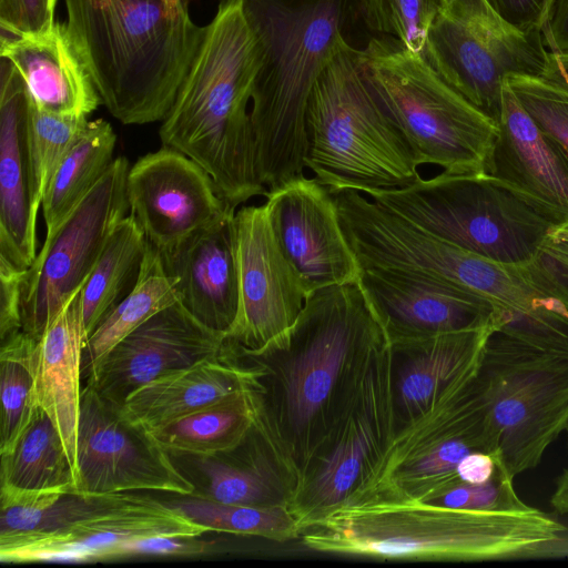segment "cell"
Listing matches in <instances>:
<instances>
[{
    "label": "cell",
    "mask_w": 568,
    "mask_h": 568,
    "mask_svg": "<svg viewBox=\"0 0 568 568\" xmlns=\"http://www.w3.org/2000/svg\"><path fill=\"white\" fill-rule=\"evenodd\" d=\"M358 284L389 341L504 324L494 302L449 282L372 266L361 268Z\"/></svg>",
    "instance_id": "ffe728a7"
},
{
    "label": "cell",
    "mask_w": 568,
    "mask_h": 568,
    "mask_svg": "<svg viewBox=\"0 0 568 568\" xmlns=\"http://www.w3.org/2000/svg\"><path fill=\"white\" fill-rule=\"evenodd\" d=\"M23 270L0 256V339L22 329Z\"/></svg>",
    "instance_id": "7bdbcfd3"
},
{
    "label": "cell",
    "mask_w": 568,
    "mask_h": 568,
    "mask_svg": "<svg viewBox=\"0 0 568 568\" xmlns=\"http://www.w3.org/2000/svg\"><path fill=\"white\" fill-rule=\"evenodd\" d=\"M485 172L568 216V150L542 130L506 79Z\"/></svg>",
    "instance_id": "d4e9b609"
},
{
    "label": "cell",
    "mask_w": 568,
    "mask_h": 568,
    "mask_svg": "<svg viewBox=\"0 0 568 568\" xmlns=\"http://www.w3.org/2000/svg\"><path fill=\"white\" fill-rule=\"evenodd\" d=\"M145 248L146 239L133 216L123 217L109 236L93 271L81 288L87 339L134 288Z\"/></svg>",
    "instance_id": "4dcf8cb0"
},
{
    "label": "cell",
    "mask_w": 568,
    "mask_h": 568,
    "mask_svg": "<svg viewBox=\"0 0 568 568\" xmlns=\"http://www.w3.org/2000/svg\"><path fill=\"white\" fill-rule=\"evenodd\" d=\"M430 68L498 122L505 79L540 77L548 60L541 32L507 26L486 0H440L423 52Z\"/></svg>",
    "instance_id": "7c38bea8"
},
{
    "label": "cell",
    "mask_w": 568,
    "mask_h": 568,
    "mask_svg": "<svg viewBox=\"0 0 568 568\" xmlns=\"http://www.w3.org/2000/svg\"><path fill=\"white\" fill-rule=\"evenodd\" d=\"M130 215L145 239L168 252L231 211L211 175L180 151L163 146L141 156L126 175Z\"/></svg>",
    "instance_id": "e0dca14e"
},
{
    "label": "cell",
    "mask_w": 568,
    "mask_h": 568,
    "mask_svg": "<svg viewBox=\"0 0 568 568\" xmlns=\"http://www.w3.org/2000/svg\"><path fill=\"white\" fill-rule=\"evenodd\" d=\"M506 81L539 126L568 150V93L539 77L511 74Z\"/></svg>",
    "instance_id": "f35d334b"
},
{
    "label": "cell",
    "mask_w": 568,
    "mask_h": 568,
    "mask_svg": "<svg viewBox=\"0 0 568 568\" xmlns=\"http://www.w3.org/2000/svg\"><path fill=\"white\" fill-rule=\"evenodd\" d=\"M511 478L536 468L568 427V352L494 332L476 377Z\"/></svg>",
    "instance_id": "9c48e42d"
},
{
    "label": "cell",
    "mask_w": 568,
    "mask_h": 568,
    "mask_svg": "<svg viewBox=\"0 0 568 568\" xmlns=\"http://www.w3.org/2000/svg\"><path fill=\"white\" fill-rule=\"evenodd\" d=\"M541 36L549 52L568 53V0L554 1Z\"/></svg>",
    "instance_id": "f6af8a7d"
},
{
    "label": "cell",
    "mask_w": 568,
    "mask_h": 568,
    "mask_svg": "<svg viewBox=\"0 0 568 568\" xmlns=\"http://www.w3.org/2000/svg\"><path fill=\"white\" fill-rule=\"evenodd\" d=\"M37 341L22 329L1 339L0 455L11 452L38 408L31 367Z\"/></svg>",
    "instance_id": "e575fe53"
},
{
    "label": "cell",
    "mask_w": 568,
    "mask_h": 568,
    "mask_svg": "<svg viewBox=\"0 0 568 568\" xmlns=\"http://www.w3.org/2000/svg\"><path fill=\"white\" fill-rule=\"evenodd\" d=\"M0 256L27 271L37 256V215L29 191L30 97L7 58L0 67Z\"/></svg>",
    "instance_id": "603a6c76"
},
{
    "label": "cell",
    "mask_w": 568,
    "mask_h": 568,
    "mask_svg": "<svg viewBox=\"0 0 568 568\" xmlns=\"http://www.w3.org/2000/svg\"><path fill=\"white\" fill-rule=\"evenodd\" d=\"M251 372L223 349L217 357L163 375L130 394L126 418L148 430L246 389Z\"/></svg>",
    "instance_id": "83f0119b"
},
{
    "label": "cell",
    "mask_w": 568,
    "mask_h": 568,
    "mask_svg": "<svg viewBox=\"0 0 568 568\" xmlns=\"http://www.w3.org/2000/svg\"><path fill=\"white\" fill-rule=\"evenodd\" d=\"M154 490L190 495L183 476L150 430L85 385L75 454V494Z\"/></svg>",
    "instance_id": "9a60e30c"
},
{
    "label": "cell",
    "mask_w": 568,
    "mask_h": 568,
    "mask_svg": "<svg viewBox=\"0 0 568 568\" xmlns=\"http://www.w3.org/2000/svg\"><path fill=\"white\" fill-rule=\"evenodd\" d=\"M550 505L556 513L568 515V468L556 479L555 490L550 497Z\"/></svg>",
    "instance_id": "681fc988"
},
{
    "label": "cell",
    "mask_w": 568,
    "mask_h": 568,
    "mask_svg": "<svg viewBox=\"0 0 568 568\" xmlns=\"http://www.w3.org/2000/svg\"><path fill=\"white\" fill-rule=\"evenodd\" d=\"M365 26L374 32L393 37L410 51L425 49L430 24L440 0H355Z\"/></svg>",
    "instance_id": "8d00e7d4"
},
{
    "label": "cell",
    "mask_w": 568,
    "mask_h": 568,
    "mask_svg": "<svg viewBox=\"0 0 568 568\" xmlns=\"http://www.w3.org/2000/svg\"><path fill=\"white\" fill-rule=\"evenodd\" d=\"M264 199L276 240L308 295L358 281L361 266L326 186L304 174L267 191Z\"/></svg>",
    "instance_id": "ac0fdd59"
},
{
    "label": "cell",
    "mask_w": 568,
    "mask_h": 568,
    "mask_svg": "<svg viewBox=\"0 0 568 568\" xmlns=\"http://www.w3.org/2000/svg\"><path fill=\"white\" fill-rule=\"evenodd\" d=\"M128 159L112 165L47 234L24 272L21 298L22 331L39 339L62 307L88 281L116 224L130 210L126 196Z\"/></svg>",
    "instance_id": "5bb4252c"
},
{
    "label": "cell",
    "mask_w": 568,
    "mask_h": 568,
    "mask_svg": "<svg viewBox=\"0 0 568 568\" xmlns=\"http://www.w3.org/2000/svg\"><path fill=\"white\" fill-rule=\"evenodd\" d=\"M234 225L239 307L225 338L257 351L294 325L308 294L276 240L265 203L240 206Z\"/></svg>",
    "instance_id": "2e32d148"
},
{
    "label": "cell",
    "mask_w": 568,
    "mask_h": 568,
    "mask_svg": "<svg viewBox=\"0 0 568 568\" xmlns=\"http://www.w3.org/2000/svg\"><path fill=\"white\" fill-rule=\"evenodd\" d=\"M213 544L201 536H152L111 547L101 561L141 556L197 557L211 551Z\"/></svg>",
    "instance_id": "ab89813d"
},
{
    "label": "cell",
    "mask_w": 568,
    "mask_h": 568,
    "mask_svg": "<svg viewBox=\"0 0 568 568\" xmlns=\"http://www.w3.org/2000/svg\"><path fill=\"white\" fill-rule=\"evenodd\" d=\"M168 453L192 484L193 497L242 506H287V487L253 426L237 446L224 452Z\"/></svg>",
    "instance_id": "4316f807"
},
{
    "label": "cell",
    "mask_w": 568,
    "mask_h": 568,
    "mask_svg": "<svg viewBox=\"0 0 568 568\" xmlns=\"http://www.w3.org/2000/svg\"><path fill=\"white\" fill-rule=\"evenodd\" d=\"M179 301L175 280L168 274L159 250L146 240L134 288L104 317L85 342L82 354L83 381L88 379L99 362L121 339Z\"/></svg>",
    "instance_id": "f1b7e54d"
},
{
    "label": "cell",
    "mask_w": 568,
    "mask_h": 568,
    "mask_svg": "<svg viewBox=\"0 0 568 568\" xmlns=\"http://www.w3.org/2000/svg\"><path fill=\"white\" fill-rule=\"evenodd\" d=\"M526 265L537 281L568 301V221L549 234L535 258Z\"/></svg>",
    "instance_id": "60d3db41"
},
{
    "label": "cell",
    "mask_w": 568,
    "mask_h": 568,
    "mask_svg": "<svg viewBox=\"0 0 568 568\" xmlns=\"http://www.w3.org/2000/svg\"><path fill=\"white\" fill-rule=\"evenodd\" d=\"M173 496L164 501L209 532L254 536L277 542L298 540L301 536L297 521L286 505L242 506L191 495Z\"/></svg>",
    "instance_id": "836d02e7"
},
{
    "label": "cell",
    "mask_w": 568,
    "mask_h": 568,
    "mask_svg": "<svg viewBox=\"0 0 568 568\" xmlns=\"http://www.w3.org/2000/svg\"><path fill=\"white\" fill-rule=\"evenodd\" d=\"M260 47L250 109L267 191L304 175L306 113L323 69L345 41L344 0H242Z\"/></svg>",
    "instance_id": "5b68a950"
},
{
    "label": "cell",
    "mask_w": 568,
    "mask_h": 568,
    "mask_svg": "<svg viewBox=\"0 0 568 568\" xmlns=\"http://www.w3.org/2000/svg\"><path fill=\"white\" fill-rule=\"evenodd\" d=\"M0 488L18 491L74 493L75 475L63 439L38 407L10 453L0 455Z\"/></svg>",
    "instance_id": "f546056e"
},
{
    "label": "cell",
    "mask_w": 568,
    "mask_h": 568,
    "mask_svg": "<svg viewBox=\"0 0 568 568\" xmlns=\"http://www.w3.org/2000/svg\"><path fill=\"white\" fill-rule=\"evenodd\" d=\"M306 168L331 192L368 195L420 178L404 134L368 88L346 40L318 77L307 105Z\"/></svg>",
    "instance_id": "8992f818"
},
{
    "label": "cell",
    "mask_w": 568,
    "mask_h": 568,
    "mask_svg": "<svg viewBox=\"0 0 568 568\" xmlns=\"http://www.w3.org/2000/svg\"><path fill=\"white\" fill-rule=\"evenodd\" d=\"M396 432L388 338L372 354L345 410L287 501L301 532L343 505Z\"/></svg>",
    "instance_id": "4fadbf2b"
},
{
    "label": "cell",
    "mask_w": 568,
    "mask_h": 568,
    "mask_svg": "<svg viewBox=\"0 0 568 568\" xmlns=\"http://www.w3.org/2000/svg\"><path fill=\"white\" fill-rule=\"evenodd\" d=\"M493 11L510 28L541 32L555 0H486Z\"/></svg>",
    "instance_id": "ee69618b"
},
{
    "label": "cell",
    "mask_w": 568,
    "mask_h": 568,
    "mask_svg": "<svg viewBox=\"0 0 568 568\" xmlns=\"http://www.w3.org/2000/svg\"><path fill=\"white\" fill-rule=\"evenodd\" d=\"M430 504L488 513H524L535 509L519 498L514 478L505 467H500L489 480L481 484L459 481Z\"/></svg>",
    "instance_id": "74e56055"
},
{
    "label": "cell",
    "mask_w": 568,
    "mask_h": 568,
    "mask_svg": "<svg viewBox=\"0 0 568 568\" xmlns=\"http://www.w3.org/2000/svg\"><path fill=\"white\" fill-rule=\"evenodd\" d=\"M474 452L501 457L498 435L476 378L399 426L379 459L343 505L430 503L462 481L457 466Z\"/></svg>",
    "instance_id": "30bf717a"
},
{
    "label": "cell",
    "mask_w": 568,
    "mask_h": 568,
    "mask_svg": "<svg viewBox=\"0 0 568 568\" xmlns=\"http://www.w3.org/2000/svg\"><path fill=\"white\" fill-rule=\"evenodd\" d=\"M116 135L103 120L89 121L55 170L42 201L47 234L52 233L112 165Z\"/></svg>",
    "instance_id": "1f68e13d"
},
{
    "label": "cell",
    "mask_w": 568,
    "mask_h": 568,
    "mask_svg": "<svg viewBox=\"0 0 568 568\" xmlns=\"http://www.w3.org/2000/svg\"><path fill=\"white\" fill-rule=\"evenodd\" d=\"M568 527L537 508L488 513L424 501L342 505L301 532L312 551L378 560L525 559Z\"/></svg>",
    "instance_id": "277c9868"
},
{
    "label": "cell",
    "mask_w": 568,
    "mask_h": 568,
    "mask_svg": "<svg viewBox=\"0 0 568 568\" xmlns=\"http://www.w3.org/2000/svg\"><path fill=\"white\" fill-rule=\"evenodd\" d=\"M205 532V527L149 494L53 493L42 501L28 532L0 540V559L97 562L111 547L132 539Z\"/></svg>",
    "instance_id": "8fae6325"
},
{
    "label": "cell",
    "mask_w": 568,
    "mask_h": 568,
    "mask_svg": "<svg viewBox=\"0 0 568 568\" xmlns=\"http://www.w3.org/2000/svg\"><path fill=\"white\" fill-rule=\"evenodd\" d=\"M568 558V529L552 541L536 547L525 559Z\"/></svg>",
    "instance_id": "c3c4849f"
},
{
    "label": "cell",
    "mask_w": 568,
    "mask_h": 568,
    "mask_svg": "<svg viewBox=\"0 0 568 568\" xmlns=\"http://www.w3.org/2000/svg\"><path fill=\"white\" fill-rule=\"evenodd\" d=\"M387 338L357 281L312 292L294 325L257 351L226 339L225 352L251 372L253 429L288 499Z\"/></svg>",
    "instance_id": "6da1fadb"
},
{
    "label": "cell",
    "mask_w": 568,
    "mask_h": 568,
    "mask_svg": "<svg viewBox=\"0 0 568 568\" xmlns=\"http://www.w3.org/2000/svg\"><path fill=\"white\" fill-rule=\"evenodd\" d=\"M566 433H567V436H568V427H567V429H566Z\"/></svg>",
    "instance_id": "f907efd6"
},
{
    "label": "cell",
    "mask_w": 568,
    "mask_h": 568,
    "mask_svg": "<svg viewBox=\"0 0 568 568\" xmlns=\"http://www.w3.org/2000/svg\"><path fill=\"white\" fill-rule=\"evenodd\" d=\"M501 325L388 339L396 429L469 385L488 338Z\"/></svg>",
    "instance_id": "44dd1931"
},
{
    "label": "cell",
    "mask_w": 568,
    "mask_h": 568,
    "mask_svg": "<svg viewBox=\"0 0 568 568\" xmlns=\"http://www.w3.org/2000/svg\"><path fill=\"white\" fill-rule=\"evenodd\" d=\"M224 345L225 334L201 324L179 301L121 339L99 362L85 385L121 406L145 384L220 356Z\"/></svg>",
    "instance_id": "d6986e66"
},
{
    "label": "cell",
    "mask_w": 568,
    "mask_h": 568,
    "mask_svg": "<svg viewBox=\"0 0 568 568\" xmlns=\"http://www.w3.org/2000/svg\"><path fill=\"white\" fill-rule=\"evenodd\" d=\"M235 212H227L168 252H160L175 280L180 303L201 324L226 334L239 307Z\"/></svg>",
    "instance_id": "7402d4cb"
},
{
    "label": "cell",
    "mask_w": 568,
    "mask_h": 568,
    "mask_svg": "<svg viewBox=\"0 0 568 568\" xmlns=\"http://www.w3.org/2000/svg\"><path fill=\"white\" fill-rule=\"evenodd\" d=\"M539 78L568 93V53L548 51L547 64Z\"/></svg>",
    "instance_id": "7dc6e473"
},
{
    "label": "cell",
    "mask_w": 568,
    "mask_h": 568,
    "mask_svg": "<svg viewBox=\"0 0 568 568\" xmlns=\"http://www.w3.org/2000/svg\"><path fill=\"white\" fill-rule=\"evenodd\" d=\"M369 199L466 251L508 265L532 261L568 216L486 172H442Z\"/></svg>",
    "instance_id": "52a82bcc"
},
{
    "label": "cell",
    "mask_w": 568,
    "mask_h": 568,
    "mask_svg": "<svg viewBox=\"0 0 568 568\" xmlns=\"http://www.w3.org/2000/svg\"><path fill=\"white\" fill-rule=\"evenodd\" d=\"M253 426L246 389L151 429L168 452L211 455L237 446Z\"/></svg>",
    "instance_id": "d6a6232c"
},
{
    "label": "cell",
    "mask_w": 568,
    "mask_h": 568,
    "mask_svg": "<svg viewBox=\"0 0 568 568\" xmlns=\"http://www.w3.org/2000/svg\"><path fill=\"white\" fill-rule=\"evenodd\" d=\"M0 57L22 77L40 111L88 116L102 103L67 23L20 36H0Z\"/></svg>",
    "instance_id": "cb8c5ba5"
},
{
    "label": "cell",
    "mask_w": 568,
    "mask_h": 568,
    "mask_svg": "<svg viewBox=\"0 0 568 568\" xmlns=\"http://www.w3.org/2000/svg\"><path fill=\"white\" fill-rule=\"evenodd\" d=\"M81 288L72 295L37 341L31 356L37 406L49 415L58 428L74 475L83 390L82 354L87 342Z\"/></svg>",
    "instance_id": "484cf974"
},
{
    "label": "cell",
    "mask_w": 568,
    "mask_h": 568,
    "mask_svg": "<svg viewBox=\"0 0 568 568\" xmlns=\"http://www.w3.org/2000/svg\"><path fill=\"white\" fill-rule=\"evenodd\" d=\"M102 103L123 124L163 121L201 43L189 0H64Z\"/></svg>",
    "instance_id": "3957f363"
},
{
    "label": "cell",
    "mask_w": 568,
    "mask_h": 568,
    "mask_svg": "<svg viewBox=\"0 0 568 568\" xmlns=\"http://www.w3.org/2000/svg\"><path fill=\"white\" fill-rule=\"evenodd\" d=\"M57 0H0L1 33L20 36L52 26Z\"/></svg>",
    "instance_id": "b9f144b4"
},
{
    "label": "cell",
    "mask_w": 568,
    "mask_h": 568,
    "mask_svg": "<svg viewBox=\"0 0 568 568\" xmlns=\"http://www.w3.org/2000/svg\"><path fill=\"white\" fill-rule=\"evenodd\" d=\"M87 116L40 111L30 101L28 164L31 207L36 215L63 156L88 124Z\"/></svg>",
    "instance_id": "d590c367"
},
{
    "label": "cell",
    "mask_w": 568,
    "mask_h": 568,
    "mask_svg": "<svg viewBox=\"0 0 568 568\" xmlns=\"http://www.w3.org/2000/svg\"><path fill=\"white\" fill-rule=\"evenodd\" d=\"M500 467H505L501 457L474 452L460 460L457 475L462 481L481 484L489 480Z\"/></svg>",
    "instance_id": "bcb514c9"
},
{
    "label": "cell",
    "mask_w": 568,
    "mask_h": 568,
    "mask_svg": "<svg viewBox=\"0 0 568 568\" xmlns=\"http://www.w3.org/2000/svg\"><path fill=\"white\" fill-rule=\"evenodd\" d=\"M261 57L242 0H221L159 135L200 164L226 206L267 189L260 179L248 103Z\"/></svg>",
    "instance_id": "7a4b0ae2"
},
{
    "label": "cell",
    "mask_w": 568,
    "mask_h": 568,
    "mask_svg": "<svg viewBox=\"0 0 568 568\" xmlns=\"http://www.w3.org/2000/svg\"><path fill=\"white\" fill-rule=\"evenodd\" d=\"M365 81L404 134L417 163L454 174L484 173L498 124L393 37L358 50Z\"/></svg>",
    "instance_id": "ba28073f"
}]
</instances>
